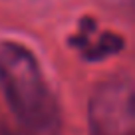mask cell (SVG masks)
<instances>
[{"mask_svg": "<svg viewBox=\"0 0 135 135\" xmlns=\"http://www.w3.org/2000/svg\"><path fill=\"white\" fill-rule=\"evenodd\" d=\"M121 44H123V40L119 36H115V34H103L99 38V42L91 50H88V58L99 60V58H105V56H111V54L121 50Z\"/></svg>", "mask_w": 135, "mask_h": 135, "instance_id": "obj_3", "label": "cell"}, {"mask_svg": "<svg viewBox=\"0 0 135 135\" xmlns=\"http://www.w3.org/2000/svg\"><path fill=\"white\" fill-rule=\"evenodd\" d=\"M89 125L95 135H133V81L117 76L101 84L89 101Z\"/></svg>", "mask_w": 135, "mask_h": 135, "instance_id": "obj_2", "label": "cell"}, {"mask_svg": "<svg viewBox=\"0 0 135 135\" xmlns=\"http://www.w3.org/2000/svg\"><path fill=\"white\" fill-rule=\"evenodd\" d=\"M0 135H16V133H12V131H8V129H0Z\"/></svg>", "mask_w": 135, "mask_h": 135, "instance_id": "obj_4", "label": "cell"}, {"mask_svg": "<svg viewBox=\"0 0 135 135\" xmlns=\"http://www.w3.org/2000/svg\"><path fill=\"white\" fill-rule=\"evenodd\" d=\"M0 85L26 135H60L58 99L26 46L0 42Z\"/></svg>", "mask_w": 135, "mask_h": 135, "instance_id": "obj_1", "label": "cell"}]
</instances>
